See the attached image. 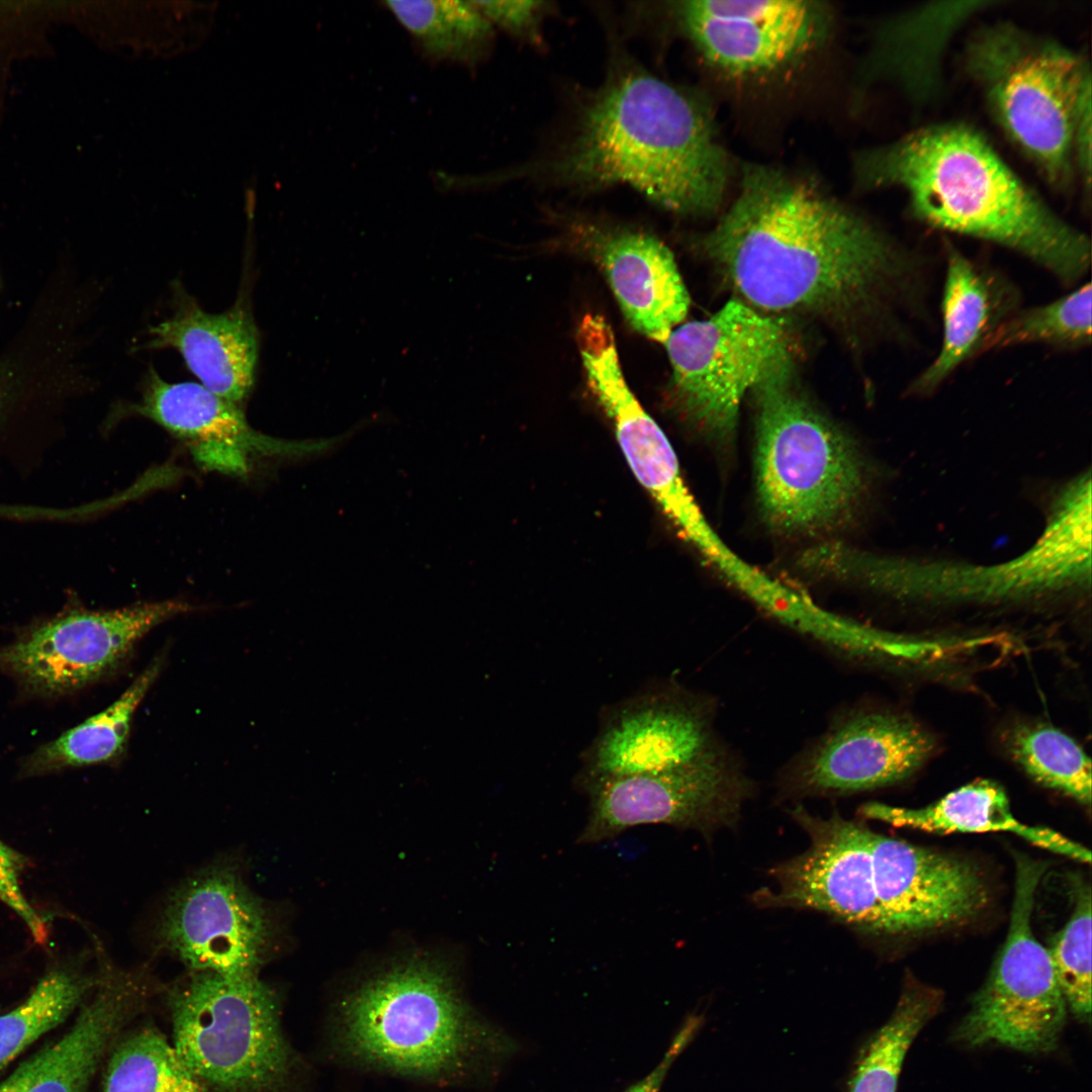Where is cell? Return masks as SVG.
<instances>
[{
  "instance_id": "6da1fadb",
  "label": "cell",
  "mask_w": 1092,
  "mask_h": 1092,
  "mask_svg": "<svg viewBox=\"0 0 1092 1092\" xmlns=\"http://www.w3.org/2000/svg\"><path fill=\"white\" fill-rule=\"evenodd\" d=\"M705 250L757 310L913 318L923 264L818 184L774 167L742 170Z\"/></svg>"
},
{
  "instance_id": "7a4b0ae2",
  "label": "cell",
  "mask_w": 1092,
  "mask_h": 1092,
  "mask_svg": "<svg viewBox=\"0 0 1092 1092\" xmlns=\"http://www.w3.org/2000/svg\"><path fill=\"white\" fill-rule=\"evenodd\" d=\"M853 174L863 189L904 190L923 222L1017 252L1069 286L1090 267L1088 237L1054 212L967 123L923 126L866 150L856 155Z\"/></svg>"
},
{
  "instance_id": "3957f363",
  "label": "cell",
  "mask_w": 1092,
  "mask_h": 1092,
  "mask_svg": "<svg viewBox=\"0 0 1092 1092\" xmlns=\"http://www.w3.org/2000/svg\"><path fill=\"white\" fill-rule=\"evenodd\" d=\"M536 171L577 189L627 185L665 209L702 215L721 204L731 165L700 100L626 67L595 92L567 144Z\"/></svg>"
},
{
  "instance_id": "277c9868",
  "label": "cell",
  "mask_w": 1092,
  "mask_h": 1092,
  "mask_svg": "<svg viewBox=\"0 0 1092 1092\" xmlns=\"http://www.w3.org/2000/svg\"><path fill=\"white\" fill-rule=\"evenodd\" d=\"M334 1043L365 1068L437 1084L494 1070L516 1042L482 1018L446 967L428 956L397 961L339 1002Z\"/></svg>"
},
{
  "instance_id": "5b68a950",
  "label": "cell",
  "mask_w": 1092,
  "mask_h": 1092,
  "mask_svg": "<svg viewBox=\"0 0 1092 1092\" xmlns=\"http://www.w3.org/2000/svg\"><path fill=\"white\" fill-rule=\"evenodd\" d=\"M752 391L755 490L762 519L788 536L816 537L840 530L853 518L864 487L854 445L803 393L791 352Z\"/></svg>"
},
{
  "instance_id": "8992f818",
  "label": "cell",
  "mask_w": 1092,
  "mask_h": 1092,
  "mask_svg": "<svg viewBox=\"0 0 1092 1092\" xmlns=\"http://www.w3.org/2000/svg\"><path fill=\"white\" fill-rule=\"evenodd\" d=\"M965 61L995 120L1051 184L1075 168L1078 126L1092 117L1091 71L1059 41L998 22L975 31Z\"/></svg>"
},
{
  "instance_id": "52a82bcc",
  "label": "cell",
  "mask_w": 1092,
  "mask_h": 1092,
  "mask_svg": "<svg viewBox=\"0 0 1092 1092\" xmlns=\"http://www.w3.org/2000/svg\"><path fill=\"white\" fill-rule=\"evenodd\" d=\"M171 1044L208 1092H290L297 1058L259 976L189 972L165 992Z\"/></svg>"
},
{
  "instance_id": "ba28073f",
  "label": "cell",
  "mask_w": 1092,
  "mask_h": 1092,
  "mask_svg": "<svg viewBox=\"0 0 1092 1092\" xmlns=\"http://www.w3.org/2000/svg\"><path fill=\"white\" fill-rule=\"evenodd\" d=\"M1015 860L1005 942L953 1038L970 1048L996 1043L1044 1053L1057 1046L1068 1009L1048 948L1031 926L1035 893L1046 866L1023 855Z\"/></svg>"
},
{
  "instance_id": "9c48e42d",
  "label": "cell",
  "mask_w": 1092,
  "mask_h": 1092,
  "mask_svg": "<svg viewBox=\"0 0 1092 1092\" xmlns=\"http://www.w3.org/2000/svg\"><path fill=\"white\" fill-rule=\"evenodd\" d=\"M664 344L679 410L721 441L733 437L745 394L790 352L785 325L741 300L672 330Z\"/></svg>"
},
{
  "instance_id": "30bf717a",
  "label": "cell",
  "mask_w": 1092,
  "mask_h": 1092,
  "mask_svg": "<svg viewBox=\"0 0 1092 1092\" xmlns=\"http://www.w3.org/2000/svg\"><path fill=\"white\" fill-rule=\"evenodd\" d=\"M277 936L274 914L233 861L187 877L168 896L156 941L189 972L259 976Z\"/></svg>"
},
{
  "instance_id": "8fae6325",
  "label": "cell",
  "mask_w": 1092,
  "mask_h": 1092,
  "mask_svg": "<svg viewBox=\"0 0 1092 1092\" xmlns=\"http://www.w3.org/2000/svg\"><path fill=\"white\" fill-rule=\"evenodd\" d=\"M580 793L588 798V815L576 843L584 845L640 825L665 824L704 833L731 825L749 785L720 749L679 767L608 779Z\"/></svg>"
},
{
  "instance_id": "7c38bea8",
  "label": "cell",
  "mask_w": 1092,
  "mask_h": 1092,
  "mask_svg": "<svg viewBox=\"0 0 1092 1092\" xmlns=\"http://www.w3.org/2000/svg\"><path fill=\"white\" fill-rule=\"evenodd\" d=\"M711 713L679 686L654 682L601 710L598 732L582 750L574 787L679 767L720 747Z\"/></svg>"
},
{
  "instance_id": "4fadbf2b",
  "label": "cell",
  "mask_w": 1092,
  "mask_h": 1092,
  "mask_svg": "<svg viewBox=\"0 0 1092 1092\" xmlns=\"http://www.w3.org/2000/svg\"><path fill=\"white\" fill-rule=\"evenodd\" d=\"M576 339L589 389L613 422L634 475L686 539L710 562L720 560L727 545L685 484L665 434L627 385L611 326L601 315L586 314Z\"/></svg>"
},
{
  "instance_id": "5bb4252c",
  "label": "cell",
  "mask_w": 1092,
  "mask_h": 1092,
  "mask_svg": "<svg viewBox=\"0 0 1092 1092\" xmlns=\"http://www.w3.org/2000/svg\"><path fill=\"white\" fill-rule=\"evenodd\" d=\"M196 610L192 604L171 600L72 612L0 647V669L35 693L71 692L113 671L151 629Z\"/></svg>"
},
{
  "instance_id": "9a60e30c",
  "label": "cell",
  "mask_w": 1092,
  "mask_h": 1092,
  "mask_svg": "<svg viewBox=\"0 0 1092 1092\" xmlns=\"http://www.w3.org/2000/svg\"><path fill=\"white\" fill-rule=\"evenodd\" d=\"M675 16L703 59L732 76L764 73L801 57L824 40L830 15L803 0H693L677 2Z\"/></svg>"
},
{
  "instance_id": "2e32d148",
  "label": "cell",
  "mask_w": 1092,
  "mask_h": 1092,
  "mask_svg": "<svg viewBox=\"0 0 1092 1092\" xmlns=\"http://www.w3.org/2000/svg\"><path fill=\"white\" fill-rule=\"evenodd\" d=\"M792 816L810 845L776 867L777 893L760 895L763 904L815 909L846 923L881 932V910L874 884L873 831L834 813L823 819L802 806Z\"/></svg>"
},
{
  "instance_id": "e0dca14e",
  "label": "cell",
  "mask_w": 1092,
  "mask_h": 1092,
  "mask_svg": "<svg viewBox=\"0 0 1092 1092\" xmlns=\"http://www.w3.org/2000/svg\"><path fill=\"white\" fill-rule=\"evenodd\" d=\"M881 932L913 934L966 922L984 910L990 891L968 859L872 834Z\"/></svg>"
},
{
  "instance_id": "ac0fdd59",
  "label": "cell",
  "mask_w": 1092,
  "mask_h": 1092,
  "mask_svg": "<svg viewBox=\"0 0 1092 1092\" xmlns=\"http://www.w3.org/2000/svg\"><path fill=\"white\" fill-rule=\"evenodd\" d=\"M932 736L905 716L859 712L834 721L794 761L791 786L807 794H851L899 783L931 755Z\"/></svg>"
},
{
  "instance_id": "d6986e66",
  "label": "cell",
  "mask_w": 1092,
  "mask_h": 1092,
  "mask_svg": "<svg viewBox=\"0 0 1092 1092\" xmlns=\"http://www.w3.org/2000/svg\"><path fill=\"white\" fill-rule=\"evenodd\" d=\"M98 982L73 1025L5 1080L0 1092H86L97 1070L147 1007L158 985L146 969L99 961Z\"/></svg>"
},
{
  "instance_id": "ffe728a7",
  "label": "cell",
  "mask_w": 1092,
  "mask_h": 1092,
  "mask_svg": "<svg viewBox=\"0 0 1092 1092\" xmlns=\"http://www.w3.org/2000/svg\"><path fill=\"white\" fill-rule=\"evenodd\" d=\"M129 412L159 424L194 445L208 467L242 473L248 457L289 452V444L255 431L241 407L196 382H168L151 368L142 399Z\"/></svg>"
},
{
  "instance_id": "44dd1931",
  "label": "cell",
  "mask_w": 1092,
  "mask_h": 1092,
  "mask_svg": "<svg viewBox=\"0 0 1092 1092\" xmlns=\"http://www.w3.org/2000/svg\"><path fill=\"white\" fill-rule=\"evenodd\" d=\"M147 346L176 350L202 386L239 406L254 387L259 334L243 298L218 313L182 299L149 329Z\"/></svg>"
},
{
  "instance_id": "7402d4cb",
  "label": "cell",
  "mask_w": 1092,
  "mask_h": 1092,
  "mask_svg": "<svg viewBox=\"0 0 1092 1092\" xmlns=\"http://www.w3.org/2000/svg\"><path fill=\"white\" fill-rule=\"evenodd\" d=\"M584 235L629 323L649 339L665 343L690 303L672 254L641 232L590 228Z\"/></svg>"
},
{
  "instance_id": "603a6c76",
  "label": "cell",
  "mask_w": 1092,
  "mask_h": 1092,
  "mask_svg": "<svg viewBox=\"0 0 1092 1092\" xmlns=\"http://www.w3.org/2000/svg\"><path fill=\"white\" fill-rule=\"evenodd\" d=\"M941 297L942 338L936 357L909 386L929 393L963 363L982 352L989 337L1018 310L1019 293L1004 276L946 247Z\"/></svg>"
},
{
  "instance_id": "cb8c5ba5",
  "label": "cell",
  "mask_w": 1092,
  "mask_h": 1092,
  "mask_svg": "<svg viewBox=\"0 0 1092 1092\" xmlns=\"http://www.w3.org/2000/svg\"><path fill=\"white\" fill-rule=\"evenodd\" d=\"M861 812L893 826L927 832H1011L1043 849L1081 862L1091 861V852L1085 846L1053 829L1020 822L1012 813L1005 790L990 780H976L927 806L904 808L870 803Z\"/></svg>"
},
{
  "instance_id": "d4e9b609",
  "label": "cell",
  "mask_w": 1092,
  "mask_h": 1092,
  "mask_svg": "<svg viewBox=\"0 0 1092 1092\" xmlns=\"http://www.w3.org/2000/svg\"><path fill=\"white\" fill-rule=\"evenodd\" d=\"M980 4L944 3L890 20L878 31L870 67L895 76L913 93L928 92L950 33Z\"/></svg>"
},
{
  "instance_id": "484cf974",
  "label": "cell",
  "mask_w": 1092,
  "mask_h": 1092,
  "mask_svg": "<svg viewBox=\"0 0 1092 1092\" xmlns=\"http://www.w3.org/2000/svg\"><path fill=\"white\" fill-rule=\"evenodd\" d=\"M162 666V658H155L109 707L40 746L27 759L25 771L39 775L118 757L127 744L134 712Z\"/></svg>"
},
{
  "instance_id": "4316f807",
  "label": "cell",
  "mask_w": 1092,
  "mask_h": 1092,
  "mask_svg": "<svg viewBox=\"0 0 1092 1092\" xmlns=\"http://www.w3.org/2000/svg\"><path fill=\"white\" fill-rule=\"evenodd\" d=\"M383 4L433 62L472 67L489 52L493 27L473 1L392 0Z\"/></svg>"
},
{
  "instance_id": "83f0119b",
  "label": "cell",
  "mask_w": 1092,
  "mask_h": 1092,
  "mask_svg": "<svg viewBox=\"0 0 1092 1092\" xmlns=\"http://www.w3.org/2000/svg\"><path fill=\"white\" fill-rule=\"evenodd\" d=\"M941 1002L939 990L907 980L889 1019L859 1050L846 1092H897L906 1055Z\"/></svg>"
},
{
  "instance_id": "f1b7e54d",
  "label": "cell",
  "mask_w": 1092,
  "mask_h": 1092,
  "mask_svg": "<svg viewBox=\"0 0 1092 1092\" xmlns=\"http://www.w3.org/2000/svg\"><path fill=\"white\" fill-rule=\"evenodd\" d=\"M98 982L80 964H62L49 970L28 996L0 1015V1071L31 1043L79 1008Z\"/></svg>"
},
{
  "instance_id": "f546056e",
  "label": "cell",
  "mask_w": 1092,
  "mask_h": 1092,
  "mask_svg": "<svg viewBox=\"0 0 1092 1092\" xmlns=\"http://www.w3.org/2000/svg\"><path fill=\"white\" fill-rule=\"evenodd\" d=\"M100 1092H208L154 1026L126 1030L107 1057Z\"/></svg>"
},
{
  "instance_id": "4dcf8cb0",
  "label": "cell",
  "mask_w": 1092,
  "mask_h": 1092,
  "mask_svg": "<svg viewBox=\"0 0 1092 1092\" xmlns=\"http://www.w3.org/2000/svg\"><path fill=\"white\" fill-rule=\"evenodd\" d=\"M1008 747L1036 783L1090 805L1091 759L1071 736L1052 725L1024 724L1011 731Z\"/></svg>"
},
{
  "instance_id": "1f68e13d",
  "label": "cell",
  "mask_w": 1092,
  "mask_h": 1092,
  "mask_svg": "<svg viewBox=\"0 0 1092 1092\" xmlns=\"http://www.w3.org/2000/svg\"><path fill=\"white\" fill-rule=\"evenodd\" d=\"M1091 283L1049 303L1018 309L989 337L983 351L1022 344L1079 349L1091 343Z\"/></svg>"
},
{
  "instance_id": "d6a6232c",
  "label": "cell",
  "mask_w": 1092,
  "mask_h": 1092,
  "mask_svg": "<svg viewBox=\"0 0 1092 1092\" xmlns=\"http://www.w3.org/2000/svg\"><path fill=\"white\" fill-rule=\"evenodd\" d=\"M1091 892L1080 889L1071 917L1046 947L1067 1007L1081 1021L1091 1016Z\"/></svg>"
},
{
  "instance_id": "836d02e7",
  "label": "cell",
  "mask_w": 1092,
  "mask_h": 1092,
  "mask_svg": "<svg viewBox=\"0 0 1092 1092\" xmlns=\"http://www.w3.org/2000/svg\"><path fill=\"white\" fill-rule=\"evenodd\" d=\"M24 867V857L0 840V902L19 918L33 940L43 945L49 939V926L23 892Z\"/></svg>"
},
{
  "instance_id": "e575fe53",
  "label": "cell",
  "mask_w": 1092,
  "mask_h": 1092,
  "mask_svg": "<svg viewBox=\"0 0 1092 1092\" xmlns=\"http://www.w3.org/2000/svg\"><path fill=\"white\" fill-rule=\"evenodd\" d=\"M492 27L531 41H540L541 24L548 8L546 2L473 1Z\"/></svg>"
},
{
  "instance_id": "d590c367",
  "label": "cell",
  "mask_w": 1092,
  "mask_h": 1092,
  "mask_svg": "<svg viewBox=\"0 0 1092 1092\" xmlns=\"http://www.w3.org/2000/svg\"><path fill=\"white\" fill-rule=\"evenodd\" d=\"M702 1021L701 1016H690L673 1037L664 1056L656 1067L642 1080L630 1086L623 1092H659L670 1067L697 1034L702 1025Z\"/></svg>"
}]
</instances>
